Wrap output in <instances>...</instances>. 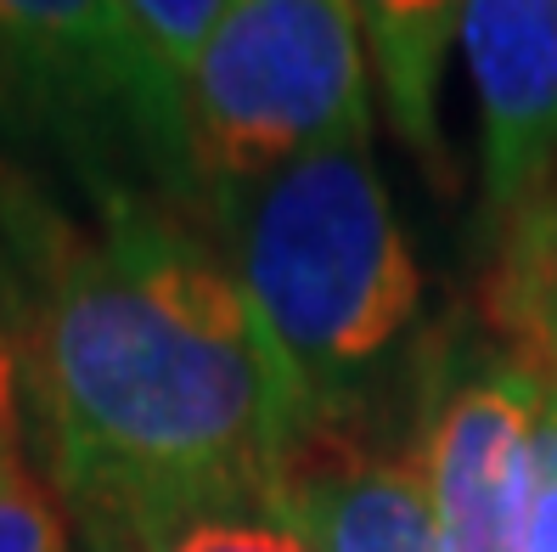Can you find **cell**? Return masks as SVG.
<instances>
[{
	"label": "cell",
	"instance_id": "1",
	"mask_svg": "<svg viewBox=\"0 0 557 552\" xmlns=\"http://www.w3.org/2000/svg\"><path fill=\"white\" fill-rule=\"evenodd\" d=\"M23 248L51 491L90 552L282 491L305 424L220 248L124 192H102L96 232L35 214Z\"/></svg>",
	"mask_w": 557,
	"mask_h": 552
},
{
	"label": "cell",
	"instance_id": "2",
	"mask_svg": "<svg viewBox=\"0 0 557 552\" xmlns=\"http://www.w3.org/2000/svg\"><path fill=\"white\" fill-rule=\"evenodd\" d=\"M220 254L287 378L305 440L360 406L422 310V271L372 142L214 186Z\"/></svg>",
	"mask_w": 557,
	"mask_h": 552
},
{
	"label": "cell",
	"instance_id": "3",
	"mask_svg": "<svg viewBox=\"0 0 557 552\" xmlns=\"http://www.w3.org/2000/svg\"><path fill=\"white\" fill-rule=\"evenodd\" d=\"M372 57L344 0H225L181 85L186 164L209 186L372 142Z\"/></svg>",
	"mask_w": 557,
	"mask_h": 552
},
{
	"label": "cell",
	"instance_id": "4",
	"mask_svg": "<svg viewBox=\"0 0 557 552\" xmlns=\"http://www.w3.org/2000/svg\"><path fill=\"white\" fill-rule=\"evenodd\" d=\"M541 412L546 378L518 349L445 383L417 440L445 552H523Z\"/></svg>",
	"mask_w": 557,
	"mask_h": 552
},
{
	"label": "cell",
	"instance_id": "5",
	"mask_svg": "<svg viewBox=\"0 0 557 552\" xmlns=\"http://www.w3.org/2000/svg\"><path fill=\"white\" fill-rule=\"evenodd\" d=\"M456 51L479 108V198L502 237L557 181V0H468Z\"/></svg>",
	"mask_w": 557,
	"mask_h": 552
},
{
	"label": "cell",
	"instance_id": "6",
	"mask_svg": "<svg viewBox=\"0 0 557 552\" xmlns=\"http://www.w3.org/2000/svg\"><path fill=\"white\" fill-rule=\"evenodd\" d=\"M0 57L46 102L124 113L158 152L186 158L181 90L158 74L119 0H0Z\"/></svg>",
	"mask_w": 557,
	"mask_h": 552
},
{
	"label": "cell",
	"instance_id": "7",
	"mask_svg": "<svg viewBox=\"0 0 557 552\" xmlns=\"http://www.w3.org/2000/svg\"><path fill=\"white\" fill-rule=\"evenodd\" d=\"M287 496L321 552H445L422 457H388L338 434H315L293 457Z\"/></svg>",
	"mask_w": 557,
	"mask_h": 552
},
{
	"label": "cell",
	"instance_id": "8",
	"mask_svg": "<svg viewBox=\"0 0 557 552\" xmlns=\"http://www.w3.org/2000/svg\"><path fill=\"white\" fill-rule=\"evenodd\" d=\"M360 40L372 57V79L388 108L400 147L440 192H450L456 164L445 147V124H440V96H445V62L450 46L462 40V17L468 0H344Z\"/></svg>",
	"mask_w": 557,
	"mask_h": 552
},
{
	"label": "cell",
	"instance_id": "9",
	"mask_svg": "<svg viewBox=\"0 0 557 552\" xmlns=\"http://www.w3.org/2000/svg\"><path fill=\"white\" fill-rule=\"evenodd\" d=\"M496 243H502L496 316L523 361L557 389V181Z\"/></svg>",
	"mask_w": 557,
	"mask_h": 552
},
{
	"label": "cell",
	"instance_id": "10",
	"mask_svg": "<svg viewBox=\"0 0 557 552\" xmlns=\"http://www.w3.org/2000/svg\"><path fill=\"white\" fill-rule=\"evenodd\" d=\"M136 552H321V541L310 536V525L282 484L271 496L186 513L181 525L147 536Z\"/></svg>",
	"mask_w": 557,
	"mask_h": 552
},
{
	"label": "cell",
	"instance_id": "11",
	"mask_svg": "<svg viewBox=\"0 0 557 552\" xmlns=\"http://www.w3.org/2000/svg\"><path fill=\"white\" fill-rule=\"evenodd\" d=\"M119 7H124L129 28L141 35L147 57L158 62V74L181 90L191 62L203 57V46L214 35L225 0H119Z\"/></svg>",
	"mask_w": 557,
	"mask_h": 552
},
{
	"label": "cell",
	"instance_id": "12",
	"mask_svg": "<svg viewBox=\"0 0 557 552\" xmlns=\"http://www.w3.org/2000/svg\"><path fill=\"white\" fill-rule=\"evenodd\" d=\"M28 339H23V305L12 299V287L0 282V474L28 468L23 434H28Z\"/></svg>",
	"mask_w": 557,
	"mask_h": 552
},
{
	"label": "cell",
	"instance_id": "13",
	"mask_svg": "<svg viewBox=\"0 0 557 552\" xmlns=\"http://www.w3.org/2000/svg\"><path fill=\"white\" fill-rule=\"evenodd\" d=\"M0 552H69L62 502L35 468L0 474Z\"/></svg>",
	"mask_w": 557,
	"mask_h": 552
},
{
	"label": "cell",
	"instance_id": "14",
	"mask_svg": "<svg viewBox=\"0 0 557 552\" xmlns=\"http://www.w3.org/2000/svg\"><path fill=\"white\" fill-rule=\"evenodd\" d=\"M523 552H557V389L546 383V412L535 434V484H530V530Z\"/></svg>",
	"mask_w": 557,
	"mask_h": 552
}]
</instances>
